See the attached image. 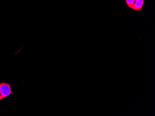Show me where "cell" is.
<instances>
[{"mask_svg": "<svg viewBox=\"0 0 155 116\" xmlns=\"http://www.w3.org/2000/svg\"><path fill=\"white\" fill-rule=\"evenodd\" d=\"M144 2V0H135L132 9L137 11H142Z\"/></svg>", "mask_w": 155, "mask_h": 116, "instance_id": "obj_2", "label": "cell"}, {"mask_svg": "<svg viewBox=\"0 0 155 116\" xmlns=\"http://www.w3.org/2000/svg\"><path fill=\"white\" fill-rule=\"evenodd\" d=\"M135 1V0H125L126 5H127L128 7L130 9H132Z\"/></svg>", "mask_w": 155, "mask_h": 116, "instance_id": "obj_3", "label": "cell"}, {"mask_svg": "<svg viewBox=\"0 0 155 116\" xmlns=\"http://www.w3.org/2000/svg\"><path fill=\"white\" fill-rule=\"evenodd\" d=\"M13 93L10 83L4 82L0 83V101L10 96Z\"/></svg>", "mask_w": 155, "mask_h": 116, "instance_id": "obj_1", "label": "cell"}]
</instances>
